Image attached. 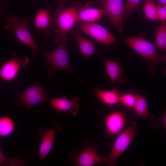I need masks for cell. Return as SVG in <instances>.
<instances>
[{"instance_id":"cell-28","label":"cell","mask_w":166,"mask_h":166,"mask_svg":"<svg viewBox=\"0 0 166 166\" xmlns=\"http://www.w3.org/2000/svg\"><path fill=\"white\" fill-rule=\"evenodd\" d=\"M68 0H57V5L55 12L57 11L64 7V5Z\"/></svg>"},{"instance_id":"cell-1","label":"cell","mask_w":166,"mask_h":166,"mask_svg":"<svg viewBox=\"0 0 166 166\" xmlns=\"http://www.w3.org/2000/svg\"><path fill=\"white\" fill-rule=\"evenodd\" d=\"M68 40L69 38L66 36L61 42V43L59 46L51 51L44 52L40 49L39 52L45 58L49 69V77H53L55 76V72L59 70L73 74L67 49Z\"/></svg>"},{"instance_id":"cell-6","label":"cell","mask_w":166,"mask_h":166,"mask_svg":"<svg viewBox=\"0 0 166 166\" xmlns=\"http://www.w3.org/2000/svg\"><path fill=\"white\" fill-rule=\"evenodd\" d=\"M81 144L83 147L81 152L79 153L73 150L69 153L67 159L69 162H73L77 166H93L105 164L106 157L98 154L97 148L93 144L85 140Z\"/></svg>"},{"instance_id":"cell-25","label":"cell","mask_w":166,"mask_h":166,"mask_svg":"<svg viewBox=\"0 0 166 166\" xmlns=\"http://www.w3.org/2000/svg\"><path fill=\"white\" fill-rule=\"evenodd\" d=\"M136 100V95L132 93H122L119 94L120 103L129 108L133 109Z\"/></svg>"},{"instance_id":"cell-10","label":"cell","mask_w":166,"mask_h":166,"mask_svg":"<svg viewBox=\"0 0 166 166\" xmlns=\"http://www.w3.org/2000/svg\"><path fill=\"white\" fill-rule=\"evenodd\" d=\"M50 127H41L38 132L42 140L39 148L40 163L49 154L52 148L57 133L61 132V126L52 121Z\"/></svg>"},{"instance_id":"cell-14","label":"cell","mask_w":166,"mask_h":166,"mask_svg":"<svg viewBox=\"0 0 166 166\" xmlns=\"http://www.w3.org/2000/svg\"><path fill=\"white\" fill-rule=\"evenodd\" d=\"M34 25L35 29L42 31L44 37L49 36L51 30L54 28L53 16L49 6L37 12L34 18Z\"/></svg>"},{"instance_id":"cell-20","label":"cell","mask_w":166,"mask_h":166,"mask_svg":"<svg viewBox=\"0 0 166 166\" xmlns=\"http://www.w3.org/2000/svg\"><path fill=\"white\" fill-rule=\"evenodd\" d=\"M136 101L133 109L138 116L147 118L149 116V113L146 98L142 95L136 94Z\"/></svg>"},{"instance_id":"cell-24","label":"cell","mask_w":166,"mask_h":166,"mask_svg":"<svg viewBox=\"0 0 166 166\" xmlns=\"http://www.w3.org/2000/svg\"><path fill=\"white\" fill-rule=\"evenodd\" d=\"M141 0H127L124 5L123 18L127 20L130 18L131 14L139 9V5Z\"/></svg>"},{"instance_id":"cell-31","label":"cell","mask_w":166,"mask_h":166,"mask_svg":"<svg viewBox=\"0 0 166 166\" xmlns=\"http://www.w3.org/2000/svg\"></svg>"},{"instance_id":"cell-22","label":"cell","mask_w":166,"mask_h":166,"mask_svg":"<svg viewBox=\"0 0 166 166\" xmlns=\"http://www.w3.org/2000/svg\"><path fill=\"white\" fill-rule=\"evenodd\" d=\"M14 128V124L11 118L7 116L0 117V137L9 135Z\"/></svg>"},{"instance_id":"cell-18","label":"cell","mask_w":166,"mask_h":166,"mask_svg":"<svg viewBox=\"0 0 166 166\" xmlns=\"http://www.w3.org/2000/svg\"><path fill=\"white\" fill-rule=\"evenodd\" d=\"M73 36L84 58H88L97 53L94 43L87 40L79 32L74 33Z\"/></svg>"},{"instance_id":"cell-19","label":"cell","mask_w":166,"mask_h":166,"mask_svg":"<svg viewBox=\"0 0 166 166\" xmlns=\"http://www.w3.org/2000/svg\"><path fill=\"white\" fill-rule=\"evenodd\" d=\"M155 32L154 45L163 53L166 51V23L162 22Z\"/></svg>"},{"instance_id":"cell-29","label":"cell","mask_w":166,"mask_h":166,"mask_svg":"<svg viewBox=\"0 0 166 166\" xmlns=\"http://www.w3.org/2000/svg\"><path fill=\"white\" fill-rule=\"evenodd\" d=\"M163 5H166V0H156Z\"/></svg>"},{"instance_id":"cell-8","label":"cell","mask_w":166,"mask_h":166,"mask_svg":"<svg viewBox=\"0 0 166 166\" xmlns=\"http://www.w3.org/2000/svg\"><path fill=\"white\" fill-rule=\"evenodd\" d=\"M42 86L36 84L22 92H16L13 98L14 103L17 106H24L27 110L35 105L48 101Z\"/></svg>"},{"instance_id":"cell-13","label":"cell","mask_w":166,"mask_h":166,"mask_svg":"<svg viewBox=\"0 0 166 166\" xmlns=\"http://www.w3.org/2000/svg\"><path fill=\"white\" fill-rule=\"evenodd\" d=\"M127 120L123 113L114 111L108 114L104 119L107 130L105 137L111 138L121 132L127 123Z\"/></svg>"},{"instance_id":"cell-5","label":"cell","mask_w":166,"mask_h":166,"mask_svg":"<svg viewBox=\"0 0 166 166\" xmlns=\"http://www.w3.org/2000/svg\"><path fill=\"white\" fill-rule=\"evenodd\" d=\"M123 41L134 50L152 67L165 58L158 55L154 45L141 37H126Z\"/></svg>"},{"instance_id":"cell-16","label":"cell","mask_w":166,"mask_h":166,"mask_svg":"<svg viewBox=\"0 0 166 166\" xmlns=\"http://www.w3.org/2000/svg\"><path fill=\"white\" fill-rule=\"evenodd\" d=\"M105 69L111 81L113 83L124 81V70L123 66L117 59H110L105 57L104 58Z\"/></svg>"},{"instance_id":"cell-23","label":"cell","mask_w":166,"mask_h":166,"mask_svg":"<svg viewBox=\"0 0 166 166\" xmlns=\"http://www.w3.org/2000/svg\"><path fill=\"white\" fill-rule=\"evenodd\" d=\"M21 166L24 165V161L16 157L8 158L0 147V166Z\"/></svg>"},{"instance_id":"cell-30","label":"cell","mask_w":166,"mask_h":166,"mask_svg":"<svg viewBox=\"0 0 166 166\" xmlns=\"http://www.w3.org/2000/svg\"><path fill=\"white\" fill-rule=\"evenodd\" d=\"M3 14V11L2 10H0V16Z\"/></svg>"},{"instance_id":"cell-11","label":"cell","mask_w":166,"mask_h":166,"mask_svg":"<svg viewBox=\"0 0 166 166\" xmlns=\"http://www.w3.org/2000/svg\"><path fill=\"white\" fill-rule=\"evenodd\" d=\"M29 61L27 57L18 58L17 53L10 59L4 63L0 69V77L3 80L11 81L17 78L19 70L26 68Z\"/></svg>"},{"instance_id":"cell-27","label":"cell","mask_w":166,"mask_h":166,"mask_svg":"<svg viewBox=\"0 0 166 166\" xmlns=\"http://www.w3.org/2000/svg\"><path fill=\"white\" fill-rule=\"evenodd\" d=\"M166 113L165 111L160 118L153 123L152 126L154 127L155 126L156 127L158 126L165 129L166 128Z\"/></svg>"},{"instance_id":"cell-4","label":"cell","mask_w":166,"mask_h":166,"mask_svg":"<svg viewBox=\"0 0 166 166\" xmlns=\"http://www.w3.org/2000/svg\"><path fill=\"white\" fill-rule=\"evenodd\" d=\"M137 125L134 122L119 133L115 139L111 151L106 157L105 164L114 166L121 154L126 150L132 140L138 134Z\"/></svg>"},{"instance_id":"cell-15","label":"cell","mask_w":166,"mask_h":166,"mask_svg":"<svg viewBox=\"0 0 166 166\" xmlns=\"http://www.w3.org/2000/svg\"><path fill=\"white\" fill-rule=\"evenodd\" d=\"M50 105L56 109L57 112H69L73 117H75L80 110L78 102L80 98L74 97L69 101L66 95L56 98H52L48 100Z\"/></svg>"},{"instance_id":"cell-9","label":"cell","mask_w":166,"mask_h":166,"mask_svg":"<svg viewBox=\"0 0 166 166\" xmlns=\"http://www.w3.org/2000/svg\"><path fill=\"white\" fill-rule=\"evenodd\" d=\"M81 32L105 45H109L117 40L106 28L96 22H82L78 27Z\"/></svg>"},{"instance_id":"cell-21","label":"cell","mask_w":166,"mask_h":166,"mask_svg":"<svg viewBox=\"0 0 166 166\" xmlns=\"http://www.w3.org/2000/svg\"><path fill=\"white\" fill-rule=\"evenodd\" d=\"M157 5L154 0H144L142 5L144 13L147 18L153 21H158Z\"/></svg>"},{"instance_id":"cell-12","label":"cell","mask_w":166,"mask_h":166,"mask_svg":"<svg viewBox=\"0 0 166 166\" xmlns=\"http://www.w3.org/2000/svg\"><path fill=\"white\" fill-rule=\"evenodd\" d=\"M71 6L74 8L78 19L81 22H96L105 14L102 9L91 7L87 2L85 4H82L81 2L73 1Z\"/></svg>"},{"instance_id":"cell-2","label":"cell","mask_w":166,"mask_h":166,"mask_svg":"<svg viewBox=\"0 0 166 166\" xmlns=\"http://www.w3.org/2000/svg\"><path fill=\"white\" fill-rule=\"evenodd\" d=\"M55 37L54 42L58 44L66 36L75 26L78 27L81 22L78 20L74 8L64 7L55 12L53 16Z\"/></svg>"},{"instance_id":"cell-3","label":"cell","mask_w":166,"mask_h":166,"mask_svg":"<svg viewBox=\"0 0 166 166\" xmlns=\"http://www.w3.org/2000/svg\"><path fill=\"white\" fill-rule=\"evenodd\" d=\"M30 25L29 18L24 17L19 20L17 15H14L7 19L4 29L12 30L15 38L31 48L33 55L34 57L39 52L40 48L35 42L30 31L28 29Z\"/></svg>"},{"instance_id":"cell-7","label":"cell","mask_w":166,"mask_h":166,"mask_svg":"<svg viewBox=\"0 0 166 166\" xmlns=\"http://www.w3.org/2000/svg\"><path fill=\"white\" fill-rule=\"evenodd\" d=\"M87 2L89 4H100L105 14L117 29L119 34H123L124 30L122 22L124 8L123 0H94Z\"/></svg>"},{"instance_id":"cell-26","label":"cell","mask_w":166,"mask_h":166,"mask_svg":"<svg viewBox=\"0 0 166 166\" xmlns=\"http://www.w3.org/2000/svg\"><path fill=\"white\" fill-rule=\"evenodd\" d=\"M157 16L158 21L162 23L165 22L166 20V5H157Z\"/></svg>"},{"instance_id":"cell-17","label":"cell","mask_w":166,"mask_h":166,"mask_svg":"<svg viewBox=\"0 0 166 166\" xmlns=\"http://www.w3.org/2000/svg\"><path fill=\"white\" fill-rule=\"evenodd\" d=\"M94 96L103 104L113 105L120 103L119 94L117 89L110 90H103L95 89L93 91Z\"/></svg>"}]
</instances>
